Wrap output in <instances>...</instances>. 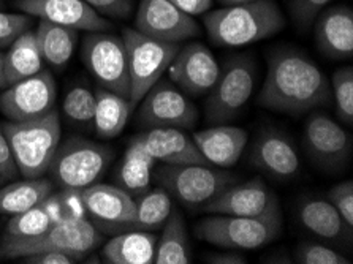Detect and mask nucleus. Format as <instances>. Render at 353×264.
Here are the masks:
<instances>
[{
	"label": "nucleus",
	"instance_id": "33",
	"mask_svg": "<svg viewBox=\"0 0 353 264\" xmlns=\"http://www.w3.org/2000/svg\"><path fill=\"white\" fill-rule=\"evenodd\" d=\"M52 226L50 217L45 212V209L39 206L28 209V211L12 215L10 222L5 228L2 239H23V238H34L45 233Z\"/></svg>",
	"mask_w": 353,
	"mask_h": 264
},
{
	"label": "nucleus",
	"instance_id": "22",
	"mask_svg": "<svg viewBox=\"0 0 353 264\" xmlns=\"http://www.w3.org/2000/svg\"><path fill=\"white\" fill-rule=\"evenodd\" d=\"M298 219L304 230L326 244L352 245L353 228L345 223L326 198L304 196L298 204Z\"/></svg>",
	"mask_w": 353,
	"mask_h": 264
},
{
	"label": "nucleus",
	"instance_id": "45",
	"mask_svg": "<svg viewBox=\"0 0 353 264\" xmlns=\"http://www.w3.org/2000/svg\"><path fill=\"white\" fill-rule=\"evenodd\" d=\"M8 85L7 73H5V52L0 51V89H5Z\"/></svg>",
	"mask_w": 353,
	"mask_h": 264
},
{
	"label": "nucleus",
	"instance_id": "46",
	"mask_svg": "<svg viewBox=\"0 0 353 264\" xmlns=\"http://www.w3.org/2000/svg\"><path fill=\"white\" fill-rule=\"evenodd\" d=\"M222 7H230V5H239V3H250V2H259V0H217Z\"/></svg>",
	"mask_w": 353,
	"mask_h": 264
},
{
	"label": "nucleus",
	"instance_id": "24",
	"mask_svg": "<svg viewBox=\"0 0 353 264\" xmlns=\"http://www.w3.org/2000/svg\"><path fill=\"white\" fill-rule=\"evenodd\" d=\"M156 247L157 234L154 231L128 230L106 242L101 258L110 264H152Z\"/></svg>",
	"mask_w": 353,
	"mask_h": 264
},
{
	"label": "nucleus",
	"instance_id": "20",
	"mask_svg": "<svg viewBox=\"0 0 353 264\" xmlns=\"http://www.w3.org/2000/svg\"><path fill=\"white\" fill-rule=\"evenodd\" d=\"M314 39L320 52L334 61L353 57V12L347 5L323 8L314 21Z\"/></svg>",
	"mask_w": 353,
	"mask_h": 264
},
{
	"label": "nucleus",
	"instance_id": "35",
	"mask_svg": "<svg viewBox=\"0 0 353 264\" xmlns=\"http://www.w3.org/2000/svg\"><path fill=\"white\" fill-rule=\"evenodd\" d=\"M336 103V111L344 125L353 123V68L350 65L338 68L330 81Z\"/></svg>",
	"mask_w": 353,
	"mask_h": 264
},
{
	"label": "nucleus",
	"instance_id": "23",
	"mask_svg": "<svg viewBox=\"0 0 353 264\" xmlns=\"http://www.w3.org/2000/svg\"><path fill=\"white\" fill-rule=\"evenodd\" d=\"M192 138L203 157L212 166L223 170L236 165L248 145V132L225 123L196 132Z\"/></svg>",
	"mask_w": 353,
	"mask_h": 264
},
{
	"label": "nucleus",
	"instance_id": "36",
	"mask_svg": "<svg viewBox=\"0 0 353 264\" xmlns=\"http://www.w3.org/2000/svg\"><path fill=\"white\" fill-rule=\"evenodd\" d=\"M293 263L299 264H350V260L334 245L323 241H303L299 242L293 255Z\"/></svg>",
	"mask_w": 353,
	"mask_h": 264
},
{
	"label": "nucleus",
	"instance_id": "39",
	"mask_svg": "<svg viewBox=\"0 0 353 264\" xmlns=\"http://www.w3.org/2000/svg\"><path fill=\"white\" fill-rule=\"evenodd\" d=\"M326 199L341 214L345 223L353 228V182L342 181L326 192Z\"/></svg>",
	"mask_w": 353,
	"mask_h": 264
},
{
	"label": "nucleus",
	"instance_id": "14",
	"mask_svg": "<svg viewBox=\"0 0 353 264\" xmlns=\"http://www.w3.org/2000/svg\"><path fill=\"white\" fill-rule=\"evenodd\" d=\"M170 81L190 97L206 95L216 84L221 65L208 46L189 43L181 46L168 67Z\"/></svg>",
	"mask_w": 353,
	"mask_h": 264
},
{
	"label": "nucleus",
	"instance_id": "8",
	"mask_svg": "<svg viewBox=\"0 0 353 264\" xmlns=\"http://www.w3.org/2000/svg\"><path fill=\"white\" fill-rule=\"evenodd\" d=\"M101 242V234L88 219H79L77 222L52 225L45 233L34 238L23 239H2L0 244V258L3 260H21L40 252H63L83 260Z\"/></svg>",
	"mask_w": 353,
	"mask_h": 264
},
{
	"label": "nucleus",
	"instance_id": "38",
	"mask_svg": "<svg viewBox=\"0 0 353 264\" xmlns=\"http://www.w3.org/2000/svg\"><path fill=\"white\" fill-rule=\"evenodd\" d=\"M330 2L331 0H288V12L293 24L301 32L309 30L319 13L328 7Z\"/></svg>",
	"mask_w": 353,
	"mask_h": 264
},
{
	"label": "nucleus",
	"instance_id": "34",
	"mask_svg": "<svg viewBox=\"0 0 353 264\" xmlns=\"http://www.w3.org/2000/svg\"><path fill=\"white\" fill-rule=\"evenodd\" d=\"M95 111V92L85 85L77 84L67 90L62 101V112L68 121L78 125L92 127Z\"/></svg>",
	"mask_w": 353,
	"mask_h": 264
},
{
	"label": "nucleus",
	"instance_id": "27",
	"mask_svg": "<svg viewBox=\"0 0 353 264\" xmlns=\"http://www.w3.org/2000/svg\"><path fill=\"white\" fill-rule=\"evenodd\" d=\"M35 37L43 61L57 70L68 65L74 50H77L78 30L48 23V21H40L37 26Z\"/></svg>",
	"mask_w": 353,
	"mask_h": 264
},
{
	"label": "nucleus",
	"instance_id": "31",
	"mask_svg": "<svg viewBox=\"0 0 353 264\" xmlns=\"http://www.w3.org/2000/svg\"><path fill=\"white\" fill-rule=\"evenodd\" d=\"M173 211L171 195L159 187L144 192L135 199V223L133 230L157 231L162 228Z\"/></svg>",
	"mask_w": 353,
	"mask_h": 264
},
{
	"label": "nucleus",
	"instance_id": "18",
	"mask_svg": "<svg viewBox=\"0 0 353 264\" xmlns=\"http://www.w3.org/2000/svg\"><path fill=\"white\" fill-rule=\"evenodd\" d=\"M279 198L261 177L227 187L225 190L208 203L203 211L216 215H236V217H256L277 206Z\"/></svg>",
	"mask_w": 353,
	"mask_h": 264
},
{
	"label": "nucleus",
	"instance_id": "42",
	"mask_svg": "<svg viewBox=\"0 0 353 264\" xmlns=\"http://www.w3.org/2000/svg\"><path fill=\"white\" fill-rule=\"evenodd\" d=\"M21 260H23L21 263H26V264H74L79 261L74 256L68 255V253L54 252V250L34 253V255L24 256L21 258Z\"/></svg>",
	"mask_w": 353,
	"mask_h": 264
},
{
	"label": "nucleus",
	"instance_id": "41",
	"mask_svg": "<svg viewBox=\"0 0 353 264\" xmlns=\"http://www.w3.org/2000/svg\"><path fill=\"white\" fill-rule=\"evenodd\" d=\"M18 176V166H16L12 149H10L7 134H5L2 123H0V184L12 182Z\"/></svg>",
	"mask_w": 353,
	"mask_h": 264
},
{
	"label": "nucleus",
	"instance_id": "2",
	"mask_svg": "<svg viewBox=\"0 0 353 264\" xmlns=\"http://www.w3.org/2000/svg\"><path fill=\"white\" fill-rule=\"evenodd\" d=\"M203 23L212 45L238 48L274 37L285 29L287 21L274 0H259L210 10Z\"/></svg>",
	"mask_w": 353,
	"mask_h": 264
},
{
	"label": "nucleus",
	"instance_id": "44",
	"mask_svg": "<svg viewBox=\"0 0 353 264\" xmlns=\"http://www.w3.org/2000/svg\"><path fill=\"white\" fill-rule=\"evenodd\" d=\"M181 12L194 18L196 14H205L212 8V0H171Z\"/></svg>",
	"mask_w": 353,
	"mask_h": 264
},
{
	"label": "nucleus",
	"instance_id": "10",
	"mask_svg": "<svg viewBox=\"0 0 353 264\" xmlns=\"http://www.w3.org/2000/svg\"><path fill=\"white\" fill-rule=\"evenodd\" d=\"M81 59L100 88L128 100L130 74L122 37L110 32H89L83 40Z\"/></svg>",
	"mask_w": 353,
	"mask_h": 264
},
{
	"label": "nucleus",
	"instance_id": "32",
	"mask_svg": "<svg viewBox=\"0 0 353 264\" xmlns=\"http://www.w3.org/2000/svg\"><path fill=\"white\" fill-rule=\"evenodd\" d=\"M41 207L45 209L52 225L77 222V220L85 217L81 190H74V188H61L57 192L52 190L43 199Z\"/></svg>",
	"mask_w": 353,
	"mask_h": 264
},
{
	"label": "nucleus",
	"instance_id": "37",
	"mask_svg": "<svg viewBox=\"0 0 353 264\" xmlns=\"http://www.w3.org/2000/svg\"><path fill=\"white\" fill-rule=\"evenodd\" d=\"M34 18L26 13H7L0 10V50H8L24 32L32 29Z\"/></svg>",
	"mask_w": 353,
	"mask_h": 264
},
{
	"label": "nucleus",
	"instance_id": "15",
	"mask_svg": "<svg viewBox=\"0 0 353 264\" xmlns=\"http://www.w3.org/2000/svg\"><path fill=\"white\" fill-rule=\"evenodd\" d=\"M135 29L151 39L183 43L200 35V26L171 0H141L135 16Z\"/></svg>",
	"mask_w": 353,
	"mask_h": 264
},
{
	"label": "nucleus",
	"instance_id": "4",
	"mask_svg": "<svg viewBox=\"0 0 353 264\" xmlns=\"http://www.w3.org/2000/svg\"><path fill=\"white\" fill-rule=\"evenodd\" d=\"M283 228L281 204L256 217L216 215L203 219L195 226L198 239L222 249L254 250L271 244L279 238Z\"/></svg>",
	"mask_w": 353,
	"mask_h": 264
},
{
	"label": "nucleus",
	"instance_id": "7",
	"mask_svg": "<svg viewBox=\"0 0 353 264\" xmlns=\"http://www.w3.org/2000/svg\"><path fill=\"white\" fill-rule=\"evenodd\" d=\"M156 181L171 196L189 209H203L227 187L239 182V176L217 166L163 165Z\"/></svg>",
	"mask_w": 353,
	"mask_h": 264
},
{
	"label": "nucleus",
	"instance_id": "12",
	"mask_svg": "<svg viewBox=\"0 0 353 264\" xmlns=\"http://www.w3.org/2000/svg\"><path fill=\"white\" fill-rule=\"evenodd\" d=\"M138 108L137 122L143 128H194L198 122V110L189 95L171 83L160 78Z\"/></svg>",
	"mask_w": 353,
	"mask_h": 264
},
{
	"label": "nucleus",
	"instance_id": "5",
	"mask_svg": "<svg viewBox=\"0 0 353 264\" xmlns=\"http://www.w3.org/2000/svg\"><path fill=\"white\" fill-rule=\"evenodd\" d=\"M113 159L114 152L110 145L70 136L59 144L48 172L59 188L83 190L105 174Z\"/></svg>",
	"mask_w": 353,
	"mask_h": 264
},
{
	"label": "nucleus",
	"instance_id": "43",
	"mask_svg": "<svg viewBox=\"0 0 353 264\" xmlns=\"http://www.w3.org/2000/svg\"><path fill=\"white\" fill-rule=\"evenodd\" d=\"M203 261L210 264H245L248 260L239 250L225 249L223 252H211L203 256Z\"/></svg>",
	"mask_w": 353,
	"mask_h": 264
},
{
	"label": "nucleus",
	"instance_id": "19",
	"mask_svg": "<svg viewBox=\"0 0 353 264\" xmlns=\"http://www.w3.org/2000/svg\"><path fill=\"white\" fill-rule=\"evenodd\" d=\"M85 214L114 231L133 230L135 198L117 185L95 184L81 190Z\"/></svg>",
	"mask_w": 353,
	"mask_h": 264
},
{
	"label": "nucleus",
	"instance_id": "26",
	"mask_svg": "<svg viewBox=\"0 0 353 264\" xmlns=\"http://www.w3.org/2000/svg\"><path fill=\"white\" fill-rule=\"evenodd\" d=\"M132 110L130 101L124 97L111 92L108 89L99 88L95 90V111L92 121L95 133L103 139L119 136L124 132Z\"/></svg>",
	"mask_w": 353,
	"mask_h": 264
},
{
	"label": "nucleus",
	"instance_id": "13",
	"mask_svg": "<svg viewBox=\"0 0 353 264\" xmlns=\"http://www.w3.org/2000/svg\"><path fill=\"white\" fill-rule=\"evenodd\" d=\"M57 84L46 70L7 85L0 94V111L13 122L39 119L54 110Z\"/></svg>",
	"mask_w": 353,
	"mask_h": 264
},
{
	"label": "nucleus",
	"instance_id": "29",
	"mask_svg": "<svg viewBox=\"0 0 353 264\" xmlns=\"http://www.w3.org/2000/svg\"><path fill=\"white\" fill-rule=\"evenodd\" d=\"M52 190L54 184L45 177L12 181V184L0 188V214L14 215L39 206Z\"/></svg>",
	"mask_w": 353,
	"mask_h": 264
},
{
	"label": "nucleus",
	"instance_id": "47",
	"mask_svg": "<svg viewBox=\"0 0 353 264\" xmlns=\"http://www.w3.org/2000/svg\"><path fill=\"white\" fill-rule=\"evenodd\" d=\"M5 7V0H0V10Z\"/></svg>",
	"mask_w": 353,
	"mask_h": 264
},
{
	"label": "nucleus",
	"instance_id": "6",
	"mask_svg": "<svg viewBox=\"0 0 353 264\" xmlns=\"http://www.w3.org/2000/svg\"><path fill=\"white\" fill-rule=\"evenodd\" d=\"M256 72L259 68L252 54L227 57L216 84L206 94V121L217 125L236 119L254 94Z\"/></svg>",
	"mask_w": 353,
	"mask_h": 264
},
{
	"label": "nucleus",
	"instance_id": "21",
	"mask_svg": "<svg viewBox=\"0 0 353 264\" xmlns=\"http://www.w3.org/2000/svg\"><path fill=\"white\" fill-rule=\"evenodd\" d=\"M135 139L156 161L163 165H208V161L195 145L194 138L181 128H148L137 134Z\"/></svg>",
	"mask_w": 353,
	"mask_h": 264
},
{
	"label": "nucleus",
	"instance_id": "40",
	"mask_svg": "<svg viewBox=\"0 0 353 264\" xmlns=\"http://www.w3.org/2000/svg\"><path fill=\"white\" fill-rule=\"evenodd\" d=\"M100 16L110 19H125L130 16L133 0H84Z\"/></svg>",
	"mask_w": 353,
	"mask_h": 264
},
{
	"label": "nucleus",
	"instance_id": "28",
	"mask_svg": "<svg viewBox=\"0 0 353 264\" xmlns=\"http://www.w3.org/2000/svg\"><path fill=\"white\" fill-rule=\"evenodd\" d=\"M192 247L185 220L178 209L173 207L163 225L162 236L157 238L154 264H190Z\"/></svg>",
	"mask_w": 353,
	"mask_h": 264
},
{
	"label": "nucleus",
	"instance_id": "25",
	"mask_svg": "<svg viewBox=\"0 0 353 264\" xmlns=\"http://www.w3.org/2000/svg\"><path fill=\"white\" fill-rule=\"evenodd\" d=\"M154 163L156 160L133 138L116 172L117 187H121L132 196L143 195L151 185Z\"/></svg>",
	"mask_w": 353,
	"mask_h": 264
},
{
	"label": "nucleus",
	"instance_id": "1",
	"mask_svg": "<svg viewBox=\"0 0 353 264\" xmlns=\"http://www.w3.org/2000/svg\"><path fill=\"white\" fill-rule=\"evenodd\" d=\"M330 103V79L311 57L295 48L270 52L268 73L259 94L260 106L299 117Z\"/></svg>",
	"mask_w": 353,
	"mask_h": 264
},
{
	"label": "nucleus",
	"instance_id": "16",
	"mask_svg": "<svg viewBox=\"0 0 353 264\" xmlns=\"http://www.w3.org/2000/svg\"><path fill=\"white\" fill-rule=\"evenodd\" d=\"M13 7L32 18L78 32H108L113 27L84 0H14Z\"/></svg>",
	"mask_w": 353,
	"mask_h": 264
},
{
	"label": "nucleus",
	"instance_id": "30",
	"mask_svg": "<svg viewBox=\"0 0 353 264\" xmlns=\"http://www.w3.org/2000/svg\"><path fill=\"white\" fill-rule=\"evenodd\" d=\"M43 61L34 30L24 32L5 52V73L8 85L16 81L29 78L43 70Z\"/></svg>",
	"mask_w": 353,
	"mask_h": 264
},
{
	"label": "nucleus",
	"instance_id": "17",
	"mask_svg": "<svg viewBox=\"0 0 353 264\" xmlns=\"http://www.w3.org/2000/svg\"><path fill=\"white\" fill-rule=\"evenodd\" d=\"M249 161L276 181H292L299 174V161L295 144L285 133L272 127H265L250 148Z\"/></svg>",
	"mask_w": 353,
	"mask_h": 264
},
{
	"label": "nucleus",
	"instance_id": "3",
	"mask_svg": "<svg viewBox=\"0 0 353 264\" xmlns=\"http://www.w3.org/2000/svg\"><path fill=\"white\" fill-rule=\"evenodd\" d=\"M2 127L19 174L24 179L45 176L62 141L59 112L52 110L50 114L26 122L8 121Z\"/></svg>",
	"mask_w": 353,
	"mask_h": 264
},
{
	"label": "nucleus",
	"instance_id": "9",
	"mask_svg": "<svg viewBox=\"0 0 353 264\" xmlns=\"http://www.w3.org/2000/svg\"><path fill=\"white\" fill-rule=\"evenodd\" d=\"M130 74V101L137 108L162 74L167 72L171 61L181 50V43H171L151 39L137 29H124L122 32Z\"/></svg>",
	"mask_w": 353,
	"mask_h": 264
},
{
	"label": "nucleus",
	"instance_id": "11",
	"mask_svg": "<svg viewBox=\"0 0 353 264\" xmlns=\"http://www.w3.org/2000/svg\"><path fill=\"white\" fill-rule=\"evenodd\" d=\"M303 148L319 170L338 174L350 163L353 139L350 132L330 116L314 111L304 122Z\"/></svg>",
	"mask_w": 353,
	"mask_h": 264
}]
</instances>
